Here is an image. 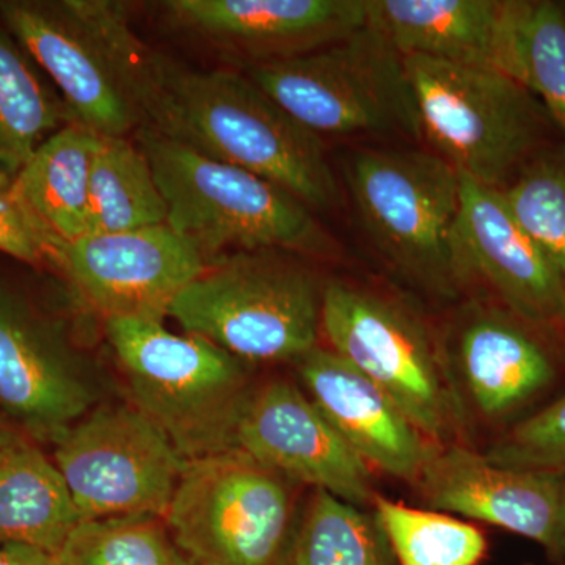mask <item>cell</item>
Returning a JSON list of instances; mask_svg holds the SVG:
<instances>
[{"mask_svg": "<svg viewBox=\"0 0 565 565\" xmlns=\"http://www.w3.org/2000/svg\"><path fill=\"white\" fill-rule=\"evenodd\" d=\"M131 95L143 128L266 178L313 211L340 202L321 137L247 74L185 68L148 44L134 66Z\"/></svg>", "mask_w": 565, "mask_h": 565, "instance_id": "1", "label": "cell"}, {"mask_svg": "<svg viewBox=\"0 0 565 565\" xmlns=\"http://www.w3.org/2000/svg\"><path fill=\"white\" fill-rule=\"evenodd\" d=\"M134 141L167 204V225L207 262L239 252L327 256L332 239L313 210L281 185L140 128Z\"/></svg>", "mask_w": 565, "mask_h": 565, "instance_id": "2", "label": "cell"}, {"mask_svg": "<svg viewBox=\"0 0 565 565\" xmlns=\"http://www.w3.org/2000/svg\"><path fill=\"white\" fill-rule=\"evenodd\" d=\"M104 332L129 403L185 462L236 449L237 426L256 386L253 364L196 334L174 333L159 319H106Z\"/></svg>", "mask_w": 565, "mask_h": 565, "instance_id": "3", "label": "cell"}, {"mask_svg": "<svg viewBox=\"0 0 565 565\" xmlns=\"http://www.w3.org/2000/svg\"><path fill=\"white\" fill-rule=\"evenodd\" d=\"M423 140L487 188L503 191L557 129L544 104L503 71L481 63L404 57Z\"/></svg>", "mask_w": 565, "mask_h": 565, "instance_id": "4", "label": "cell"}, {"mask_svg": "<svg viewBox=\"0 0 565 565\" xmlns=\"http://www.w3.org/2000/svg\"><path fill=\"white\" fill-rule=\"evenodd\" d=\"M323 286L278 252L215 259L170 305V318L244 362H299L319 345Z\"/></svg>", "mask_w": 565, "mask_h": 565, "instance_id": "5", "label": "cell"}, {"mask_svg": "<svg viewBox=\"0 0 565 565\" xmlns=\"http://www.w3.org/2000/svg\"><path fill=\"white\" fill-rule=\"evenodd\" d=\"M247 76L321 139L373 134L423 140L404 57L373 25L310 54L248 66Z\"/></svg>", "mask_w": 565, "mask_h": 565, "instance_id": "6", "label": "cell"}, {"mask_svg": "<svg viewBox=\"0 0 565 565\" xmlns=\"http://www.w3.org/2000/svg\"><path fill=\"white\" fill-rule=\"evenodd\" d=\"M345 188L367 236L405 280L438 299L460 296L452 233L460 173L435 152L362 150L345 162Z\"/></svg>", "mask_w": 565, "mask_h": 565, "instance_id": "7", "label": "cell"}, {"mask_svg": "<svg viewBox=\"0 0 565 565\" xmlns=\"http://www.w3.org/2000/svg\"><path fill=\"white\" fill-rule=\"evenodd\" d=\"M297 486L241 449L188 460L163 522L192 565H282Z\"/></svg>", "mask_w": 565, "mask_h": 565, "instance_id": "8", "label": "cell"}, {"mask_svg": "<svg viewBox=\"0 0 565 565\" xmlns=\"http://www.w3.org/2000/svg\"><path fill=\"white\" fill-rule=\"evenodd\" d=\"M437 341L463 423L478 419L493 438L565 392V332L494 300L463 303Z\"/></svg>", "mask_w": 565, "mask_h": 565, "instance_id": "9", "label": "cell"}, {"mask_svg": "<svg viewBox=\"0 0 565 565\" xmlns=\"http://www.w3.org/2000/svg\"><path fill=\"white\" fill-rule=\"evenodd\" d=\"M330 351L381 386L434 445L457 444L462 412L437 337L399 300L352 282L323 286Z\"/></svg>", "mask_w": 565, "mask_h": 565, "instance_id": "10", "label": "cell"}, {"mask_svg": "<svg viewBox=\"0 0 565 565\" xmlns=\"http://www.w3.org/2000/svg\"><path fill=\"white\" fill-rule=\"evenodd\" d=\"M81 523L166 516L185 460L132 403H104L52 444Z\"/></svg>", "mask_w": 565, "mask_h": 565, "instance_id": "11", "label": "cell"}, {"mask_svg": "<svg viewBox=\"0 0 565 565\" xmlns=\"http://www.w3.org/2000/svg\"><path fill=\"white\" fill-rule=\"evenodd\" d=\"M103 384L61 323L0 280V414L10 426L52 445L104 403Z\"/></svg>", "mask_w": 565, "mask_h": 565, "instance_id": "12", "label": "cell"}, {"mask_svg": "<svg viewBox=\"0 0 565 565\" xmlns=\"http://www.w3.org/2000/svg\"><path fill=\"white\" fill-rule=\"evenodd\" d=\"M0 22L57 85L71 121L103 137L143 128L88 0H3Z\"/></svg>", "mask_w": 565, "mask_h": 565, "instance_id": "13", "label": "cell"}, {"mask_svg": "<svg viewBox=\"0 0 565 565\" xmlns=\"http://www.w3.org/2000/svg\"><path fill=\"white\" fill-rule=\"evenodd\" d=\"M52 263L104 321H163L178 294L210 266L202 252L167 223L126 233L88 234L55 247Z\"/></svg>", "mask_w": 565, "mask_h": 565, "instance_id": "14", "label": "cell"}, {"mask_svg": "<svg viewBox=\"0 0 565 565\" xmlns=\"http://www.w3.org/2000/svg\"><path fill=\"white\" fill-rule=\"evenodd\" d=\"M452 264L462 294L473 285L527 321L565 332V278L515 221L498 189L460 174Z\"/></svg>", "mask_w": 565, "mask_h": 565, "instance_id": "15", "label": "cell"}, {"mask_svg": "<svg viewBox=\"0 0 565 565\" xmlns=\"http://www.w3.org/2000/svg\"><path fill=\"white\" fill-rule=\"evenodd\" d=\"M433 511L503 527L559 563L565 552V476L490 462L470 446H435L415 482Z\"/></svg>", "mask_w": 565, "mask_h": 565, "instance_id": "16", "label": "cell"}, {"mask_svg": "<svg viewBox=\"0 0 565 565\" xmlns=\"http://www.w3.org/2000/svg\"><path fill=\"white\" fill-rule=\"evenodd\" d=\"M236 449L299 486L364 508L374 503L371 468L345 444L302 388L282 379L256 385L236 433Z\"/></svg>", "mask_w": 565, "mask_h": 565, "instance_id": "17", "label": "cell"}, {"mask_svg": "<svg viewBox=\"0 0 565 565\" xmlns=\"http://www.w3.org/2000/svg\"><path fill=\"white\" fill-rule=\"evenodd\" d=\"M178 31L248 66L310 54L367 24V0H169Z\"/></svg>", "mask_w": 565, "mask_h": 565, "instance_id": "18", "label": "cell"}, {"mask_svg": "<svg viewBox=\"0 0 565 565\" xmlns=\"http://www.w3.org/2000/svg\"><path fill=\"white\" fill-rule=\"evenodd\" d=\"M294 364L303 392L371 470L415 484L437 445L381 386L321 345Z\"/></svg>", "mask_w": 565, "mask_h": 565, "instance_id": "19", "label": "cell"}, {"mask_svg": "<svg viewBox=\"0 0 565 565\" xmlns=\"http://www.w3.org/2000/svg\"><path fill=\"white\" fill-rule=\"evenodd\" d=\"M501 0H367V24L403 57L493 66Z\"/></svg>", "mask_w": 565, "mask_h": 565, "instance_id": "20", "label": "cell"}, {"mask_svg": "<svg viewBox=\"0 0 565 565\" xmlns=\"http://www.w3.org/2000/svg\"><path fill=\"white\" fill-rule=\"evenodd\" d=\"M81 523L54 460L31 438L0 444V545H24L54 557Z\"/></svg>", "mask_w": 565, "mask_h": 565, "instance_id": "21", "label": "cell"}, {"mask_svg": "<svg viewBox=\"0 0 565 565\" xmlns=\"http://www.w3.org/2000/svg\"><path fill=\"white\" fill-rule=\"evenodd\" d=\"M99 137L79 122H68L14 174V193L46 234L52 253L88 234L92 163Z\"/></svg>", "mask_w": 565, "mask_h": 565, "instance_id": "22", "label": "cell"}, {"mask_svg": "<svg viewBox=\"0 0 565 565\" xmlns=\"http://www.w3.org/2000/svg\"><path fill=\"white\" fill-rule=\"evenodd\" d=\"M493 66L539 99L565 136V6L504 0Z\"/></svg>", "mask_w": 565, "mask_h": 565, "instance_id": "23", "label": "cell"}, {"mask_svg": "<svg viewBox=\"0 0 565 565\" xmlns=\"http://www.w3.org/2000/svg\"><path fill=\"white\" fill-rule=\"evenodd\" d=\"M162 223L167 204L136 141L99 137L92 163L88 234L134 232Z\"/></svg>", "mask_w": 565, "mask_h": 565, "instance_id": "24", "label": "cell"}, {"mask_svg": "<svg viewBox=\"0 0 565 565\" xmlns=\"http://www.w3.org/2000/svg\"><path fill=\"white\" fill-rule=\"evenodd\" d=\"M31 61L0 22V172L13 177L44 140L73 122Z\"/></svg>", "mask_w": 565, "mask_h": 565, "instance_id": "25", "label": "cell"}, {"mask_svg": "<svg viewBox=\"0 0 565 565\" xmlns=\"http://www.w3.org/2000/svg\"><path fill=\"white\" fill-rule=\"evenodd\" d=\"M282 565H399L374 512L313 490Z\"/></svg>", "mask_w": 565, "mask_h": 565, "instance_id": "26", "label": "cell"}, {"mask_svg": "<svg viewBox=\"0 0 565 565\" xmlns=\"http://www.w3.org/2000/svg\"><path fill=\"white\" fill-rule=\"evenodd\" d=\"M373 505L399 565H478L486 555V535L465 520L382 494Z\"/></svg>", "mask_w": 565, "mask_h": 565, "instance_id": "27", "label": "cell"}, {"mask_svg": "<svg viewBox=\"0 0 565 565\" xmlns=\"http://www.w3.org/2000/svg\"><path fill=\"white\" fill-rule=\"evenodd\" d=\"M54 565L192 564L161 516H125L79 523Z\"/></svg>", "mask_w": 565, "mask_h": 565, "instance_id": "28", "label": "cell"}, {"mask_svg": "<svg viewBox=\"0 0 565 565\" xmlns=\"http://www.w3.org/2000/svg\"><path fill=\"white\" fill-rule=\"evenodd\" d=\"M501 193L523 232L565 278V143L542 148Z\"/></svg>", "mask_w": 565, "mask_h": 565, "instance_id": "29", "label": "cell"}, {"mask_svg": "<svg viewBox=\"0 0 565 565\" xmlns=\"http://www.w3.org/2000/svg\"><path fill=\"white\" fill-rule=\"evenodd\" d=\"M482 455L500 467L565 476V392L494 437Z\"/></svg>", "mask_w": 565, "mask_h": 565, "instance_id": "30", "label": "cell"}, {"mask_svg": "<svg viewBox=\"0 0 565 565\" xmlns=\"http://www.w3.org/2000/svg\"><path fill=\"white\" fill-rule=\"evenodd\" d=\"M13 178L0 172V253L29 264L51 263L50 239L18 200Z\"/></svg>", "mask_w": 565, "mask_h": 565, "instance_id": "31", "label": "cell"}, {"mask_svg": "<svg viewBox=\"0 0 565 565\" xmlns=\"http://www.w3.org/2000/svg\"><path fill=\"white\" fill-rule=\"evenodd\" d=\"M0 565H54V557L24 545H0Z\"/></svg>", "mask_w": 565, "mask_h": 565, "instance_id": "32", "label": "cell"}, {"mask_svg": "<svg viewBox=\"0 0 565 565\" xmlns=\"http://www.w3.org/2000/svg\"><path fill=\"white\" fill-rule=\"evenodd\" d=\"M18 434L20 433H17V430H14L13 427L10 426V423L7 422L6 418H3L2 414H0V444L10 440V438H13L14 435Z\"/></svg>", "mask_w": 565, "mask_h": 565, "instance_id": "33", "label": "cell"}, {"mask_svg": "<svg viewBox=\"0 0 565 565\" xmlns=\"http://www.w3.org/2000/svg\"><path fill=\"white\" fill-rule=\"evenodd\" d=\"M556 565H565V552L563 557H561L559 563H556Z\"/></svg>", "mask_w": 565, "mask_h": 565, "instance_id": "34", "label": "cell"}]
</instances>
